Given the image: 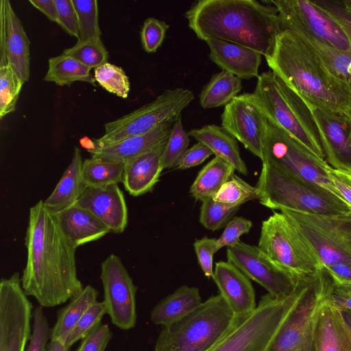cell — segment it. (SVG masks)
<instances>
[{
  "instance_id": "1",
  "label": "cell",
  "mask_w": 351,
  "mask_h": 351,
  "mask_svg": "<svg viewBox=\"0 0 351 351\" xmlns=\"http://www.w3.org/2000/svg\"><path fill=\"white\" fill-rule=\"evenodd\" d=\"M25 244L27 261L21 285L39 306L60 305L82 290L77 274V247L63 234L43 200L29 209Z\"/></svg>"
},
{
  "instance_id": "2",
  "label": "cell",
  "mask_w": 351,
  "mask_h": 351,
  "mask_svg": "<svg viewBox=\"0 0 351 351\" xmlns=\"http://www.w3.org/2000/svg\"><path fill=\"white\" fill-rule=\"evenodd\" d=\"M255 0H199L184 13L189 27L202 40L239 44L265 58L281 31L276 8Z\"/></svg>"
},
{
  "instance_id": "3",
  "label": "cell",
  "mask_w": 351,
  "mask_h": 351,
  "mask_svg": "<svg viewBox=\"0 0 351 351\" xmlns=\"http://www.w3.org/2000/svg\"><path fill=\"white\" fill-rule=\"evenodd\" d=\"M265 59L271 71L306 102L351 116V93L296 33L281 30Z\"/></svg>"
},
{
  "instance_id": "4",
  "label": "cell",
  "mask_w": 351,
  "mask_h": 351,
  "mask_svg": "<svg viewBox=\"0 0 351 351\" xmlns=\"http://www.w3.org/2000/svg\"><path fill=\"white\" fill-rule=\"evenodd\" d=\"M242 320L220 294L213 295L182 319L162 326L154 351H209Z\"/></svg>"
},
{
  "instance_id": "5",
  "label": "cell",
  "mask_w": 351,
  "mask_h": 351,
  "mask_svg": "<svg viewBox=\"0 0 351 351\" xmlns=\"http://www.w3.org/2000/svg\"><path fill=\"white\" fill-rule=\"evenodd\" d=\"M252 93L268 121L325 160L318 128L310 108L299 95L271 71L259 75Z\"/></svg>"
},
{
  "instance_id": "6",
  "label": "cell",
  "mask_w": 351,
  "mask_h": 351,
  "mask_svg": "<svg viewBox=\"0 0 351 351\" xmlns=\"http://www.w3.org/2000/svg\"><path fill=\"white\" fill-rule=\"evenodd\" d=\"M262 164L256 187L259 202L264 206L330 217H351V207L329 192L271 164Z\"/></svg>"
},
{
  "instance_id": "7",
  "label": "cell",
  "mask_w": 351,
  "mask_h": 351,
  "mask_svg": "<svg viewBox=\"0 0 351 351\" xmlns=\"http://www.w3.org/2000/svg\"><path fill=\"white\" fill-rule=\"evenodd\" d=\"M308 281V277L300 278L294 291L286 298L263 295L254 311L209 351H266Z\"/></svg>"
},
{
  "instance_id": "8",
  "label": "cell",
  "mask_w": 351,
  "mask_h": 351,
  "mask_svg": "<svg viewBox=\"0 0 351 351\" xmlns=\"http://www.w3.org/2000/svg\"><path fill=\"white\" fill-rule=\"evenodd\" d=\"M258 244L274 263L298 278L323 269L310 242L282 212H274L263 221Z\"/></svg>"
},
{
  "instance_id": "9",
  "label": "cell",
  "mask_w": 351,
  "mask_h": 351,
  "mask_svg": "<svg viewBox=\"0 0 351 351\" xmlns=\"http://www.w3.org/2000/svg\"><path fill=\"white\" fill-rule=\"evenodd\" d=\"M263 154L262 163L271 164L345 202L330 179V166L326 160L315 155L269 121L263 138Z\"/></svg>"
},
{
  "instance_id": "10",
  "label": "cell",
  "mask_w": 351,
  "mask_h": 351,
  "mask_svg": "<svg viewBox=\"0 0 351 351\" xmlns=\"http://www.w3.org/2000/svg\"><path fill=\"white\" fill-rule=\"evenodd\" d=\"M331 282L324 268L310 276L302 294L266 351H317L315 320Z\"/></svg>"
},
{
  "instance_id": "11",
  "label": "cell",
  "mask_w": 351,
  "mask_h": 351,
  "mask_svg": "<svg viewBox=\"0 0 351 351\" xmlns=\"http://www.w3.org/2000/svg\"><path fill=\"white\" fill-rule=\"evenodd\" d=\"M194 95L187 88L167 89L154 101L104 125V134L94 139L95 147L143 134L165 123H174L193 101Z\"/></svg>"
},
{
  "instance_id": "12",
  "label": "cell",
  "mask_w": 351,
  "mask_h": 351,
  "mask_svg": "<svg viewBox=\"0 0 351 351\" xmlns=\"http://www.w3.org/2000/svg\"><path fill=\"white\" fill-rule=\"evenodd\" d=\"M280 211L296 223L323 268L339 262L351 263V217H330L287 209Z\"/></svg>"
},
{
  "instance_id": "13",
  "label": "cell",
  "mask_w": 351,
  "mask_h": 351,
  "mask_svg": "<svg viewBox=\"0 0 351 351\" xmlns=\"http://www.w3.org/2000/svg\"><path fill=\"white\" fill-rule=\"evenodd\" d=\"M278 12L281 30H290L324 45L351 51L343 29L330 16L312 1H269Z\"/></svg>"
},
{
  "instance_id": "14",
  "label": "cell",
  "mask_w": 351,
  "mask_h": 351,
  "mask_svg": "<svg viewBox=\"0 0 351 351\" xmlns=\"http://www.w3.org/2000/svg\"><path fill=\"white\" fill-rule=\"evenodd\" d=\"M33 306L19 272L0 282V351H25L32 336Z\"/></svg>"
},
{
  "instance_id": "15",
  "label": "cell",
  "mask_w": 351,
  "mask_h": 351,
  "mask_svg": "<svg viewBox=\"0 0 351 351\" xmlns=\"http://www.w3.org/2000/svg\"><path fill=\"white\" fill-rule=\"evenodd\" d=\"M228 262L275 298L290 295L299 278L274 263L258 246L239 241L227 247Z\"/></svg>"
},
{
  "instance_id": "16",
  "label": "cell",
  "mask_w": 351,
  "mask_h": 351,
  "mask_svg": "<svg viewBox=\"0 0 351 351\" xmlns=\"http://www.w3.org/2000/svg\"><path fill=\"white\" fill-rule=\"evenodd\" d=\"M100 278L103 302L112 323L121 330L133 328L137 318V287L117 255L112 254L101 263Z\"/></svg>"
},
{
  "instance_id": "17",
  "label": "cell",
  "mask_w": 351,
  "mask_h": 351,
  "mask_svg": "<svg viewBox=\"0 0 351 351\" xmlns=\"http://www.w3.org/2000/svg\"><path fill=\"white\" fill-rule=\"evenodd\" d=\"M221 119L222 128L262 161L268 120L254 94L235 97L225 106Z\"/></svg>"
},
{
  "instance_id": "18",
  "label": "cell",
  "mask_w": 351,
  "mask_h": 351,
  "mask_svg": "<svg viewBox=\"0 0 351 351\" xmlns=\"http://www.w3.org/2000/svg\"><path fill=\"white\" fill-rule=\"evenodd\" d=\"M306 104L318 128L326 162L334 169L351 170V116Z\"/></svg>"
},
{
  "instance_id": "19",
  "label": "cell",
  "mask_w": 351,
  "mask_h": 351,
  "mask_svg": "<svg viewBox=\"0 0 351 351\" xmlns=\"http://www.w3.org/2000/svg\"><path fill=\"white\" fill-rule=\"evenodd\" d=\"M95 215L110 232H123L128 225V207L118 184L88 187L75 203Z\"/></svg>"
},
{
  "instance_id": "20",
  "label": "cell",
  "mask_w": 351,
  "mask_h": 351,
  "mask_svg": "<svg viewBox=\"0 0 351 351\" xmlns=\"http://www.w3.org/2000/svg\"><path fill=\"white\" fill-rule=\"evenodd\" d=\"M213 279L237 319H244L254 311L257 305L253 286L234 265L228 261L217 263Z\"/></svg>"
},
{
  "instance_id": "21",
  "label": "cell",
  "mask_w": 351,
  "mask_h": 351,
  "mask_svg": "<svg viewBox=\"0 0 351 351\" xmlns=\"http://www.w3.org/2000/svg\"><path fill=\"white\" fill-rule=\"evenodd\" d=\"M210 52L209 58L222 71L240 79L249 80L259 76L262 55L245 46L217 39L205 41Z\"/></svg>"
},
{
  "instance_id": "22",
  "label": "cell",
  "mask_w": 351,
  "mask_h": 351,
  "mask_svg": "<svg viewBox=\"0 0 351 351\" xmlns=\"http://www.w3.org/2000/svg\"><path fill=\"white\" fill-rule=\"evenodd\" d=\"M167 141L125 162L123 184L132 196L150 192L163 169L162 156Z\"/></svg>"
},
{
  "instance_id": "23",
  "label": "cell",
  "mask_w": 351,
  "mask_h": 351,
  "mask_svg": "<svg viewBox=\"0 0 351 351\" xmlns=\"http://www.w3.org/2000/svg\"><path fill=\"white\" fill-rule=\"evenodd\" d=\"M173 123H165L147 133L128 137L110 144L97 146L88 152L92 157L125 163L167 141L172 130Z\"/></svg>"
},
{
  "instance_id": "24",
  "label": "cell",
  "mask_w": 351,
  "mask_h": 351,
  "mask_svg": "<svg viewBox=\"0 0 351 351\" xmlns=\"http://www.w3.org/2000/svg\"><path fill=\"white\" fill-rule=\"evenodd\" d=\"M53 215L63 234L77 248L110 232L95 215L76 204Z\"/></svg>"
},
{
  "instance_id": "25",
  "label": "cell",
  "mask_w": 351,
  "mask_h": 351,
  "mask_svg": "<svg viewBox=\"0 0 351 351\" xmlns=\"http://www.w3.org/2000/svg\"><path fill=\"white\" fill-rule=\"evenodd\" d=\"M327 298L321 305L315 320L317 351H351V333L341 311Z\"/></svg>"
},
{
  "instance_id": "26",
  "label": "cell",
  "mask_w": 351,
  "mask_h": 351,
  "mask_svg": "<svg viewBox=\"0 0 351 351\" xmlns=\"http://www.w3.org/2000/svg\"><path fill=\"white\" fill-rule=\"evenodd\" d=\"M5 55L8 65L23 82L29 77V40L10 2L5 0Z\"/></svg>"
},
{
  "instance_id": "27",
  "label": "cell",
  "mask_w": 351,
  "mask_h": 351,
  "mask_svg": "<svg viewBox=\"0 0 351 351\" xmlns=\"http://www.w3.org/2000/svg\"><path fill=\"white\" fill-rule=\"evenodd\" d=\"M82 159L80 150L75 147L72 159L51 195L44 200L53 213L77 202L87 189L82 179Z\"/></svg>"
},
{
  "instance_id": "28",
  "label": "cell",
  "mask_w": 351,
  "mask_h": 351,
  "mask_svg": "<svg viewBox=\"0 0 351 351\" xmlns=\"http://www.w3.org/2000/svg\"><path fill=\"white\" fill-rule=\"evenodd\" d=\"M189 136L207 146L215 155L231 164L239 173L247 176V168L243 160L237 141L222 127L214 124L205 125L191 130Z\"/></svg>"
},
{
  "instance_id": "29",
  "label": "cell",
  "mask_w": 351,
  "mask_h": 351,
  "mask_svg": "<svg viewBox=\"0 0 351 351\" xmlns=\"http://www.w3.org/2000/svg\"><path fill=\"white\" fill-rule=\"evenodd\" d=\"M202 303L198 288L183 285L155 305L150 319L156 325L166 326L182 319Z\"/></svg>"
},
{
  "instance_id": "30",
  "label": "cell",
  "mask_w": 351,
  "mask_h": 351,
  "mask_svg": "<svg viewBox=\"0 0 351 351\" xmlns=\"http://www.w3.org/2000/svg\"><path fill=\"white\" fill-rule=\"evenodd\" d=\"M99 291L93 286L87 285L72 298L69 302L58 311L56 322L51 328V339L65 341L79 320L96 302Z\"/></svg>"
},
{
  "instance_id": "31",
  "label": "cell",
  "mask_w": 351,
  "mask_h": 351,
  "mask_svg": "<svg viewBox=\"0 0 351 351\" xmlns=\"http://www.w3.org/2000/svg\"><path fill=\"white\" fill-rule=\"evenodd\" d=\"M234 171L231 164L215 156L199 171L190 188L191 195L201 202L213 197Z\"/></svg>"
},
{
  "instance_id": "32",
  "label": "cell",
  "mask_w": 351,
  "mask_h": 351,
  "mask_svg": "<svg viewBox=\"0 0 351 351\" xmlns=\"http://www.w3.org/2000/svg\"><path fill=\"white\" fill-rule=\"evenodd\" d=\"M243 88L241 79L222 71L213 74L199 95V104L204 109L225 106L239 95Z\"/></svg>"
},
{
  "instance_id": "33",
  "label": "cell",
  "mask_w": 351,
  "mask_h": 351,
  "mask_svg": "<svg viewBox=\"0 0 351 351\" xmlns=\"http://www.w3.org/2000/svg\"><path fill=\"white\" fill-rule=\"evenodd\" d=\"M90 70L75 58L62 53L48 60V69L44 80L60 86H69L78 81L95 86L96 81L90 75Z\"/></svg>"
},
{
  "instance_id": "34",
  "label": "cell",
  "mask_w": 351,
  "mask_h": 351,
  "mask_svg": "<svg viewBox=\"0 0 351 351\" xmlns=\"http://www.w3.org/2000/svg\"><path fill=\"white\" fill-rule=\"evenodd\" d=\"M299 36L315 52L330 74L351 93V51L332 48Z\"/></svg>"
},
{
  "instance_id": "35",
  "label": "cell",
  "mask_w": 351,
  "mask_h": 351,
  "mask_svg": "<svg viewBox=\"0 0 351 351\" xmlns=\"http://www.w3.org/2000/svg\"><path fill=\"white\" fill-rule=\"evenodd\" d=\"M125 163L92 157L83 160L82 179L88 187H101L123 182Z\"/></svg>"
},
{
  "instance_id": "36",
  "label": "cell",
  "mask_w": 351,
  "mask_h": 351,
  "mask_svg": "<svg viewBox=\"0 0 351 351\" xmlns=\"http://www.w3.org/2000/svg\"><path fill=\"white\" fill-rule=\"evenodd\" d=\"M224 204L240 206L253 199H258V192L253 186L234 173L212 197Z\"/></svg>"
},
{
  "instance_id": "37",
  "label": "cell",
  "mask_w": 351,
  "mask_h": 351,
  "mask_svg": "<svg viewBox=\"0 0 351 351\" xmlns=\"http://www.w3.org/2000/svg\"><path fill=\"white\" fill-rule=\"evenodd\" d=\"M94 78L109 93L123 99L128 97L130 81L121 67L106 62L94 69Z\"/></svg>"
},
{
  "instance_id": "38",
  "label": "cell",
  "mask_w": 351,
  "mask_h": 351,
  "mask_svg": "<svg viewBox=\"0 0 351 351\" xmlns=\"http://www.w3.org/2000/svg\"><path fill=\"white\" fill-rule=\"evenodd\" d=\"M62 53L75 58L90 69L108 62L109 56L101 38L77 40L73 47L64 49Z\"/></svg>"
},
{
  "instance_id": "39",
  "label": "cell",
  "mask_w": 351,
  "mask_h": 351,
  "mask_svg": "<svg viewBox=\"0 0 351 351\" xmlns=\"http://www.w3.org/2000/svg\"><path fill=\"white\" fill-rule=\"evenodd\" d=\"M72 1L79 23L80 37L77 40L85 41L101 38L97 1L72 0Z\"/></svg>"
},
{
  "instance_id": "40",
  "label": "cell",
  "mask_w": 351,
  "mask_h": 351,
  "mask_svg": "<svg viewBox=\"0 0 351 351\" xmlns=\"http://www.w3.org/2000/svg\"><path fill=\"white\" fill-rule=\"evenodd\" d=\"M240 206L224 204L212 197L202 202L199 222L206 229L217 230L226 226Z\"/></svg>"
},
{
  "instance_id": "41",
  "label": "cell",
  "mask_w": 351,
  "mask_h": 351,
  "mask_svg": "<svg viewBox=\"0 0 351 351\" xmlns=\"http://www.w3.org/2000/svg\"><path fill=\"white\" fill-rule=\"evenodd\" d=\"M23 82L8 64L0 66V119L15 110Z\"/></svg>"
},
{
  "instance_id": "42",
  "label": "cell",
  "mask_w": 351,
  "mask_h": 351,
  "mask_svg": "<svg viewBox=\"0 0 351 351\" xmlns=\"http://www.w3.org/2000/svg\"><path fill=\"white\" fill-rule=\"evenodd\" d=\"M190 138L182 123L181 116L173 123L162 156L163 169L177 167L180 160L188 149Z\"/></svg>"
},
{
  "instance_id": "43",
  "label": "cell",
  "mask_w": 351,
  "mask_h": 351,
  "mask_svg": "<svg viewBox=\"0 0 351 351\" xmlns=\"http://www.w3.org/2000/svg\"><path fill=\"white\" fill-rule=\"evenodd\" d=\"M107 314L104 302L97 301L86 311L76 326L68 335L65 345L71 348L73 344L86 337L100 323L104 315Z\"/></svg>"
},
{
  "instance_id": "44",
  "label": "cell",
  "mask_w": 351,
  "mask_h": 351,
  "mask_svg": "<svg viewBox=\"0 0 351 351\" xmlns=\"http://www.w3.org/2000/svg\"><path fill=\"white\" fill-rule=\"evenodd\" d=\"M169 25L163 21L154 17L147 18L141 31V40L143 49L154 53L162 43Z\"/></svg>"
},
{
  "instance_id": "45",
  "label": "cell",
  "mask_w": 351,
  "mask_h": 351,
  "mask_svg": "<svg viewBox=\"0 0 351 351\" xmlns=\"http://www.w3.org/2000/svg\"><path fill=\"white\" fill-rule=\"evenodd\" d=\"M32 336L25 351H46L51 332L47 319L41 306L36 307L32 315Z\"/></svg>"
},
{
  "instance_id": "46",
  "label": "cell",
  "mask_w": 351,
  "mask_h": 351,
  "mask_svg": "<svg viewBox=\"0 0 351 351\" xmlns=\"http://www.w3.org/2000/svg\"><path fill=\"white\" fill-rule=\"evenodd\" d=\"M252 227V222L243 217H234L226 224L221 235L217 239V247L233 246L240 241V237L247 234Z\"/></svg>"
},
{
  "instance_id": "47",
  "label": "cell",
  "mask_w": 351,
  "mask_h": 351,
  "mask_svg": "<svg viewBox=\"0 0 351 351\" xmlns=\"http://www.w3.org/2000/svg\"><path fill=\"white\" fill-rule=\"evenodd\" d=\"M198 264L207 278H213V256L218 251L217 239L206 237L197 239L193 243Z\"/></svg>"
},
{
  "instance_id": "48",
  "label": "cell",
  "mask_w": 351,
  "mask_h": 351,
  "mask_svg": "<svg viewBox=\"0 0 351 351\" xmlns=\"http://www.w3.org/2000/svg\"><path fill=\"white\" fill-rule=\"evenodd\" d=\"M57 7L58 24L70 36L79 39V23L72 0H55Z\"/></svg>"
},
{
  "instance_id": "49",
  "label": "cell",
  "mask_w": 351,
  "mask_h": 351,
  "mask_svg": "<svg viewBox=\"0 0 351 351\" xmlns=\"http://www.w3.org/2000/svg\"><path fill=\"white\" fill-rule=\"evenodd\" d=\"M112 337L109 325L100 323L81 340L77 351H105Z\"/></svg>"
},
{
  "instance_id": "50",
  "label": "cell",
  "mask_w": 351,
  "mask_h": 351,
  "mask_svg": "<svg viewBox=\"0 0 351 351\" xmlns=\"http://www.w3.org/2000/svg\"><path fill=\"white\" fill-rule=\"evenodd\" d=\"M312 2L338 23L351 45V14L345 10L340 1L318 0Z\"/></svg>"
},
{
  "instance_id": "51",
  "label": "cell",
  "mask_w": 351,
  "mask_h": 351,
  "mask_svg": "<svg viewBox=\"0 0 351 351\" xmlns=\"http://www.w3.org/2000/svg\"><path fill=\"white\" fill-rule=\"evenodd\" d=\"M213 154L207 146L197 142L184 152L176 168L186 169L199 165Z\"/></svg>"
},
{
  "instance_id": "52",
  "label": "cell",
  "mask_w": 351,
  "mask_h": 351,
  "mask_svg": "<svg viewBox=\"0 0 351 351\" xmlns=\"http://www.w3.org/2000/svg\"><path fill=\"white\" fill-rule=\"evenodd\" d=\"M328 175L343 199L351 207V170L337 169L330 167Z\"/></svg>"
},
{
  "instance_id": "53",
  "label": "cell",
  "mask_w": 351,
  "mask_h": 351,
  "mask_svg": "<svg viewBox=\"0 0 351 351\" xmlns=\"http://www.w3.org/2000/svg\"><path fill=\"white\" fill-rule=\"evenodd\" d=\"M327 299L333 306L339 311H351V285H341L332 280Z\"/></svg>"
},
{
  "instance_id": "54",
  "label": "cell",
  "mask_w": 351,
  "mask_h": 351,
  "mask_svg": "<svg viewBox=\"0 0 351 351\" xmlns=\"http://www.w3.org/2000/svg\"><path fill=\"white\" fill-rule=\"evenodd\" d=\"M324 269L335 282L351 285V263L339 262Z\"/></svg>"
},
{
  "instance_id": "55",
  "label": "cell",
  "mask_w": 351,
  "mask_h": 351,
  "mask_svg": "<svg viewBox=\"0 0 351 351\" xmlns=\"http://www.w3.org/2000/svg\"><path fill=\"white\" fill-rule=\"evenodd\" d=\"M29 2L43 13L48 19L58 23V10L55 0H29Z\"/></svg>"
},
{
  "instance_id": "56",
  "label": "cell",
  "mask_w": 351,
  "mask_h": 351,
  "mask_svg": "<svg viewBox=\"0 0 351 351\" xmlns=\"http://www.w3.org/2000/svg\"><path fill=\"white\" fill-rule=\"evenodd\" d=\"M6 25L5 15V0L0 1V66L8 65L5 55Z\"/></svg>"
},
{
  "instance_id": "57",
  "label": "cell",
  "mask_w": 351,
  "mask_h": 351,
  "mask_svg": "<svg viewBox=\"0 0 351 351\" xmlns=\"http://www.w3.org/2000/svg\"><path fill=\"white\" fill-rule=\"evenodd\" d=\"M69 350L70 348L59 339H50L46 347V351H69Z\"/></svg>"
},
{
  "instance_id": "58",
  "label": "cell",
  "mask_w": 351,
  "mask_h": 351,
  "mask_svg": "<svg viewBox=\"0 0 351 351\" xmlns=\"http://www.w3.org/2000/svg\"><path fill=\"white\" fill-rule=\"evenodd\" d=\"M80 145L87 151L95 149V144L94 140H91L87 136H84L80 140Z\"/></svg>"
},
{
  "instance_id": "59",
  "label": "cell",
  "mask_w": 351,
  "mask_h": 351,
  "mask_svg": "<svg viewBox=\"0 0 351 351\" xmlns=\"http://www.w3.org/2000/svg\"><path fill=\"white\" fill-rule=\"evenodd\" d=\"M345 324L351 333V311L343 310L340 311Z\"/></svg>"
},
{
  "instance_id": "60",
  "label": "cell",
  "mask_w": 351,
  "mask_h": 351,
  "mask_svg": "<svg viewBox=\"0 0 351 351\" xmlns=\"http://www.w3.org/2000/svg\"><path fill=\"white\" fill-rule=\"evenodd\" d=\"M340 3L345 10L351 14V0H343L340 1Z\"/></svg>"
}]
</instances>
